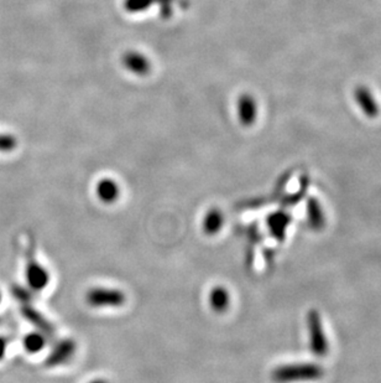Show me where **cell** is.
<instances>
[{
	"instance_id": "obj_1",
	"label": "cell",
	"mask_w": 381,
	"mask_h": 383,
	"mask_svg": "<svg viewBox=\"0 0 381 383\" xmlns=\"http://www.w3.org/2000/svg\"><path fill=\"white\" fill-rule=\"evenodd\" d=\"M323 373V368L315 363H293L275 368L272 380L277 383L307 382L320 380Z\"/></svg>"
},
{
	"instance_id": "obj_2",
	"label": "cell",
	"mask_w": 381,
	"mask_h": 383,
	"mask_svg": "<svg viewBox=\"0 0 381 383\" xmlns=\"http://www.w3.org/2000/svg\"><path fill=\"white\" fill-rule=\"evenodd\" d=\"M86 301L93 308H118L125 303V294L118 289L93 288L87 292Z\"/></svg>"
},
{
	"instance_id": "obj_3",
	"label": "cell",
	"mask_w": 381,
	"mask_h": 383,
	"mask_svg": "<svg viewBox=\"0 0 381 383\" xmlns=\"http://www.w3.org/2000/svg\"><path fill=\"white\" fill-rule=\"evenodd\" d=\"M25 274H26L29 288L35 290V292H40V290L46 288L49 280H50L49 273L36 260L33 248H30L28 252Z\"/></svg>"
},
{
	"instance_id": "obj_4",
	"label": "cell",
	"mask_w": 381,
	"mask_h": 383,
	"mask_svg": "<svg viewBox=\"0 0 381 383\" xmlns=\"http://www.w3.org/2000/svg\"><path fill=\"white\" fill-rule=\"evenodd\" d=\"M307 320H309V333H311V349L315 354L323 356L328 350V345H327L325 331L322 328L320 314L315 310L311 311Z\"/></svg>"
},
{
	"instance_id": "obj_5",
	"label": "cell",
	"mask_w": 381,
	"mask_h": 383,
	"mask_svg": "<svg viewBox=\"0 0 381 383\" xmlns=\"http://www.w3.org/2000/svg\"><path fill=\"white\" fill-rule=\"evenodd\" d=\"M75 351H76V344L73 340H62L54 346V349L47 356L46 366H60L72 357Z\"/></svg>"
},
{
	"instance_id": "obj_6",
	"label": "cell",
	"mask_w": 381,
	"mask_h": 383,
	"mask_svg": "<svg viewBox=\"0 0 381 383\" xmlns=\"http://www.w3.org/2000/svg\"><path fill=\"white\" fill-rule=\"evenodd\" d=\"M354 97L357 103L359 105L360 110L364 112L369 118H375L379 114V105L376 103L375 98L371 95V91L360 86L355 89Z\"/></svg>"
},
{
	"instance_id": "obj_7",
	"label": "cell",
	"mask_w": 381,
	"mask_h": 383,
	"mask_svg": "<svg viewBox=\"0 0 381 383\" xmlns=\"http://www.w3.org/2000/svg\"><path fill=\"white\" fill-rule=\"evenodd\" d=\"M22 317H25L29 322H31L33 325H35L46 336H52L54 335V331H55L54 326L40 314L39 311L33 309V306L24 304L22 306Z\"/></svg>"
},
{
	"instance_id": "obj_8",
	"label": "cell",
	"mask_w": 381,
	"mask_h": 383,
	"mask_svg": "<svg viewBox=\"0 0 381 383\" xmlns=\"http://www.w3.org/2000/svg\"><path fill=\"white\" fill-rule=\"evenodd\" d=\"M238 111H239V118L245 126L253 124L256 118V105L255 100L250 96H243L239 102H238Z\"/></svg>"
},
{
	"instance_id": "obj_9",
	"label": "cell",
	"mask_w": 381,
	"mask_h": 383,
	"mask_svg": "<svg viewBox=\"0 0 381 383\" xmlns=\"http://www.w3.org/2000/svg\"><path fill=\"white\" fill-rule=\"evenodd\" d=\"M97 196L100 197V201L105 204H111L118 199L119 196V188L111 179H104L97 185Z\"/></svg>"
},
{
	"instance_id": "obj_10",
	"label": "cell",
	"mask_w": 381,
	"mask_h": 383,
	"mask_svg": "<svg viewBox=\"0 0 381 383\" xmlns=\"http://www.w3.org/2000/svg\"><path fill=\"white\" fill-rule=\"evenodd\" d=\"M124 65L127 66V70L138 75H144L149 71L150 68L149 61L145 59L144 56L137 52H129L124 56Z\"/></svg>"
},
{
	"instance_id": "obj_11",
	"label": "cell",
	"mask_w": 381,
	"mask_h": 383,
	"mask_svg": "<svg viewBox=\"0 0 381 383\" xmlns=\"http://www.w3.org/2000/svg\"><path fill=\"white\" fill-rule=\"evenodd\" d=\"M210 308L217 313L227 310L229 303H231V296L227 292V289L223 287H217L210 292Z\"/></svg>"
},
{
	"instance_id": "obj_12",
	"label": "cell",
	"mask_w": 381,
	"mask_h": 383,
	"mask_svg": "<svg viewBox=\"0 0 381 383\" xmlns=\"http://www.w3.org/2000/svg\"><path fill=\"white\" fill-rule=\"evenodd\" d=\"M223 213L218 209H212L205 213V220H203V231L207 234H216L219 232L223 226Z\"/></svg>"
},
{
	"instance_id": "obj_13",
	"label": "cell",
	"mask_w": 381,
	"mask_h": 383,
	"mask_svg": "<svg viewBox=\"0 0 381 383\" xmlns=\"http://www.w3.org/2000/svg\"><path fill=\"white\" fill-rule=\"evenodd\" d=\"M45 345H46V335L41 331L28 333L24 338V347L29 354H38L40 351L44 350Z\"/></svg>"
},
{
	"instance_id": "obj_14",
	"label": "cell",
	"mask_w": 381,
	"mask_h": 383,
	"mask_svg": "<svg viewBox=\"0 0 381 383\" xmlns=\"http://www.w3.org/2000/svg\"><path fill=\"white\" fill-rule=\"evenodd\" d=\"M155 1H159L162 6H165L170 4L172 0H125L124 6L127 11H143L148 9L150 6H153ZM170 10V8H166Z\"/></svg>"
},
{
	"instance_id": "obj_15",
	"label": "cell",
	"mask_w": 381,
	"mask_h": 383,
	"mask_svg": "<svg viewBox=\"0 0 381 383\" xmlns=\"http://www.w3.org/2000/svg\"><path fill=\"white\" fill-rule=\"evenodd\" d=\"M269 226H270L271 231L272 234H275L277 237H282V232L285 230V225H286V221L285 218L281 217V215H274L269 218Z\"/></svg>"
},
{
	"instance_id": "obj_16",
	"label": "cell",
	"mask_w": 381,
	"mask_h": 383,
	"mask_svg": "<svg viewBox=\"0 0 381 383\" xmlns=\"http://www.w3.org/2000/svg\"><path fill=\"white\" fill-rule=\"evenodd\" d=\"M17 140L10 134H0V151L8 153L17 148Z\"/></svg>"
},
{
	"instance_id": "obj_17",
	"label": "cell",
	"mask_w": 381,
	"mask_h": 383,
	"mask_svg": "<svg viewBox=\"0 0 381 383\" xmlns=\"http://www.w3.org/2000/svg\"><path fill=\"white\" fill-rule=\"evenodd\" d=\"M13 294H14V296L17 298L20 303H22V306H24V304H30V300H31V295H30V293H29L28 289L22 288V287H17V285H15V287H13Z\"/></svg>"
},
{
	"instance_id": "obj_18",
	"label": "cell",
	"mask_w": 381,
	"mask_h": 383,
	"mask_svg": "<svg viewBox=\"0 0 381 383\" xmlns=\"http://www.w3.org/2000/svg\"><path fill=\"white\" fill-rule=\"evenodd\" d=\"M6 347H8V343H6V340L0 336V360H3V359H4V356H6Z\"/></svg>"
},
{
	"instance_id": "obj_19",
	"label": "cell",
	"mask_w": 381,
	"mask_h": 383,
	"mask_svg": "<svg viewBox=\"0 0 381 383\" xmlns=\"http://www.w3.org/2000/svg\"><path fill=\"white\" fill-rule=\"evenodd\" d=\"M91 383H107L105 381H103V380H94V381H92Z\"/></svg>"
},
{
	"instance_id": "obj_20",
	"label": "cell",
	"mask_w": 381,
	"mask_h": 383,
	"mask_svg": "<svg viewBox=\"0 0 381 383\" xmlns=\"http://www.w3.org/2000/svg\"><path fill=\"white\" fill-rule=\"evenodd\" d=\"M0 301H1V293H0Z\"/></svg>"
}]
</instances>
